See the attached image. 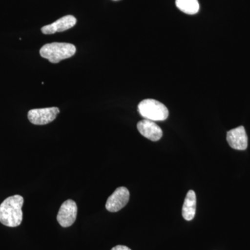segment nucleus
Masks as SVG:
<instances>
[{"label": "nucleus", "instance_id": "obj_1", "mask_svg": "<svg viewBox=\"0 0 250 250\" xmlns=\"http://www.w3.org/2000/svg\"><path fill=\"white\" fill-rule=\"evenodd\" d=\"M24 198L16 195L6 198L0 205V223L9 228H16L22 221Z\"/></svg>", "mask_w": 250, "mask_h": 250}, {"label": "nucleus", "instance_id": "obj_2", "mask_svg": "<svg viewBox=\"0 0 250 250\" xmlns=\"http://www.w3.org/2000/svg\"><path fill=\"white\" fill-rule=\"evenodd\" d=\"M76 52V47L66 42H52L42 46L40 54L49 62L57 63L64 59L72 57Z\"/></svg>", "mask_w": 250, "mask_h": 250}, {"label": "nucleus", "instance_id": "obj_8", "mask_svg": "<svg viewBox=\"0 0 250 250\" xmlns=\"http://www.w3.org/2000/svg\"><path fill=\"white\" fill-rule=\"evenodd\" d=\"M140 134L152 141H158L163 136V131L154 121L144 119L137 124Z\"/></svg>", "mask_w": 250, "mask_h": 250}, {"label": "nucleus", "instance_id": "obj_6", "mask_svg": "<svg viewBox=\"0 0 250 250\" xmlns=\"http://www.w3.org/2000/svg\"><path fill=\"white\" fill-rule=\"evenodd\" d=\"M129 190L125 187H119L108 197L106 208L110 212H118L127 205L129 200Z\"/></svg>", "mask_w": 250, "mask_h": 250}, {"label": "nucleus", "instance_id": "obj_3", "mask_svg": "<svg viewBox=\"0 0 250 250\" xmlns=\"http://www.w3.org/2000/svg\"><path fill=\"white\" fill-rule=\"evenodd\" d=\"M138 109L145 119L154 122L166 121L169 115L165 105L153 99L143 100L139 103Z\"/></svg>", "mask_w": 250, "mask_h": 250}, {"label": "nucleus", "instance_id": "obj_9", "mask_svg": "<svg viewBox=\"0 0 250 250\" xmlns=\"http://www.w3.org/2000/svg\"><path fill=\"white\" fill-rule=\"evenodd\" d=\"M77 19L74 16H65L60 18L52 24L44 26L41 31L44 34H53L57 32H62L71 29L76 24Z\"/></svg>", "mask_w": 250, "mask_h": 250}, {"label": "nucleus", "instance_id": "obj_4", "mask_svg": "<svg viewBox=\"0 0 250 250\" xmlns=\"http://www.w3.org/2000/svg\"><path fill=\"white\" fill-rule=\"evenodd\" d=\"M59 112V108L57 107L31 109L28 113V119L34 125H47L56 119Z\"/></svg>", "mask_w": 250, "mask_h": 250}, {"label": "nucleus", "instance_id": "obj_12", "mask_svg": "<svg viewBox=\"0 0 250 250\" xmlns=\"http://www.w3.org/2000/svg\"><path fill=\"white\" fill-rule=\"evenodd\" d=\"M111 250H131L128 247L125 246H117L112 248Z\"/></svg>", "mask_w": 250, "mask_h": 250}, {"label": "nucleus", "instance_id": "obj_5", "mask_svg": "<svg viewBox=\"0 0 250 250\" xmlns=\"http://www.w3.org/2000/svg\"><path fill=\"white\" fill-rule=\"evenodd\" d=\"M76 202L72 200H67L61 206L57 215V221L62 228L72 226L76 220L77 215Z\"/></svg>", "mask_w": 250, "mask_h": 250}, {"label": "nucleus", "instance_id": "obj_7", "mask_svg": "<svg viewBox=\"0 0 250 250\" xmlns=\"http://www.w3.org/2000/svg\"><path fill=\"white\" fill-rule=\"evenodd\" d=\"M227 141L233 149L246 150L248 147V139L244 126H238L229 131L227 134Z\"/></svg>", "mask_w": 250, "mask_h": 250}, {"label": "nucleus", "instance_id": "obj_11", "mask_svg": "<svg viewBox=\"0 0 250 250\" xmlns=\"http://www.w3.org/2000/svg\"><path fill=\"white\" fill-rule=\"evenodd\" d=\"M175 4L181 11L188 15L196 14L200 10L198 0H176Z\"/></svg>", "mask_w": 250, "mask_h": 250}, {"label": "nucleus", "instance_id": "obj_10", "mask_svg": "<svg viewBox=\"0 0 250 250\" xmlns=\"http://www.w3.org/2000/svg\"><path fill=\"white\" fill-rule=\"evenodd\" d=\"M196 194L195 191L190 190L187 192V197L184 200L182 207V215L187 221H190L194 218L196 211Z\"/></svg>", "mask_w": 250, "mask_h": 250}]
</instances>
